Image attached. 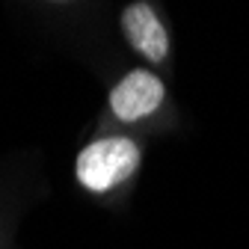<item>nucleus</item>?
<instances>
[{
	"instance_id": "nucleus-1",
	"label": "nucleus",
	"mask_w": 249,
	"mask_h": 249,
	"mask_svg": "<svg viewBox=\"0 0 249 249\" xmlns=\"http://www.w3.org/2000/svg\"><path fill=\"white\" fill-rule=\"evenodd\" d=\"M142 163V145L128 134H101L77 151L74 178L92 196H110L128 184Z\"/></svg>"
},
{
	"instance_id": "nucleus-2",
	"label": "nucleus",
	"mask_w": 249,
	"mask_h": 249,
	"mask_svg": "<svg viewBox=\"0 0 249 249\" xmlns=\"http://www.w3.org/2000/svg\"><path fill=\"white\" fill-rule=\"evenodd\" d=\"M166 104V83L160 74H154L151 69H131L124 71L107 98V113L119 124H140L148 116H154Z\"/></svg>"
},
{
	"instance_id": "nucleus-3",
	"label": "nucleus",
	"mask_w": 249,
	"mask_h": 249,
	"mask_svg": "<svg viewBox=\"0 0 249 249\" xmlns=\"http://www.w3.org/2000/svg\"><path fill=\"white\" fill-rule=\"evenodd\" d=\"M122 36L145 62L151 66H163L172 53V39H169V27L163 24L160 12L145 0L128 3L119 15Z\"/></svg>"
}]
</instances>
